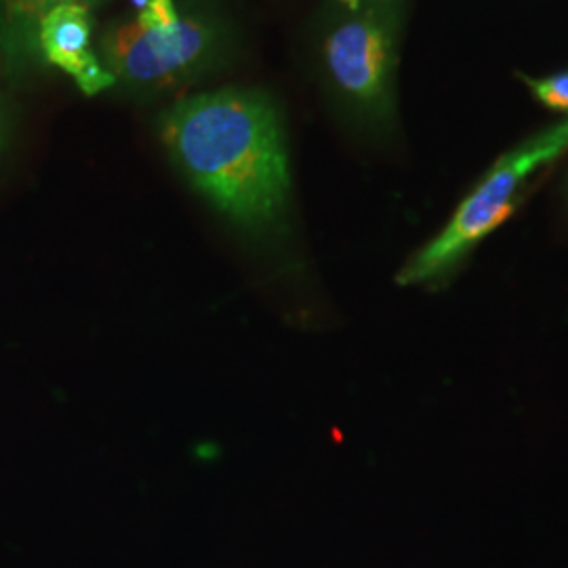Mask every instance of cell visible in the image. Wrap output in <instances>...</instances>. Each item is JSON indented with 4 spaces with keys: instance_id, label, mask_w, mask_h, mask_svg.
<instances>
[{
    "instance_id": "1",
    "label": "cell",
    "mask_w": 568,
    "mask_h": 568,
    "mask_svg": "<svg viewBox=\"0 0 568 568\" xmlns=\"http://www.w3.org/2000/svg\"><path fill=\"white\" fill-rule=\"evenodd\" d=\"M161 140L190 185L253 241L284 232L291 171L283 121L257 89H220L178 102Z\"/></svg>"
},
{
    "instance_id": "2",
    "label": "cell",
    "mask_w": 568,
    "mask_h": 568,
    "mask_svg": "<svg viewBox=\"0 0 568 568\" xmlns=\"http://www.w3.org/2000/svg\"><path fill=\"white\" fill-rule=\"evenodd\" d=\"M568 148V121L530 138L501 156L487 178L455 211L447 227L400 270L398 283L424 284L447 276L467 253L504 224L528 175L558 159Z\"/></svg>"
},
{
    "instance_id": "3",
    "label": "cell",
    "mask_w": 568,
    "mask_h": 568,
    "mask_svg": "<svg viewBox=\"0 0 568 568\" xmlns=\"http://www.w3.org/2000/svg\"><path fill=\"white\" fill-rule=\"evenodd\" d=\"M224 23L192 9L166 30H143L122 21L105 30L100 58L105 70L131 87L169 89L196 79L215 65L227 47Z\"/></svg>"
},
{
    "instance_id": "4",
    "label": "cell",
    "mask_w": 568,
    "mask_h": 568,
    "mask_svg": "<svg viewBox=\"0 0 568 568\" xmlns=\"http://www.w3.org/2000/svg\"><path fill=\"white\" fill-rule=\"evenodd\" d=\"M396 23V2L373 0L365 11L342 21L325 42L331 81L354 110L373 121L392 114Z\"/></svg>"
},
{
    "instance_id": "5",
    "label": "cell",
    "mask_w": 568,
    "mask_h": 568,
    "mask_svg": "<svg viewBox=\"0 0 568 568\" xmlns=\"http://www.w3.org/2000/svg\"><path fill=\"white\" fill-rule=\"evenodd\" d=\"M91 39L93 20L89 7L65 0L42 18L39 28L42 61L74 77L87 61L95 58L91 53Z\"/></svg>"
},
{
    "instance_id": "6",
    "label": "cell",
    "mask_w": 568,
    "mask_h": 568,
    "mask_svg": "<svg viewBox=\"0 0 568 568\" xmlns=\"http://www.w3.org/2000/svg\"><path fill=\"white\" fill-rule=\"evenodd\" d=\"M65 0H0L2 70L23 77L42 61L39 44L41 21Z\"/></svg>"
},
{
    "instance_id": "7",
    "label": "cell",
    "mask_w": 568,
    "mask_h": 568,
    "mask_svg": "<svg viewBox=\"0 0 568 568\" xmlns=\"http://www.w3.org/2000/svg\"><path fill=\"white\" fill-rule=\"evenodd\" d=\"M525 81L539 102L546 103L554 110L568 112V70L548 79H539V81L525 79Z\"/></svg>"
},
{
    "instance_id": "8",
    "label": "cell",
    "mask_w": 568,
    "mask_h": 568,
    "mask_svg": "<svg viewBox=\"0 0 568 568\" xmlns=\"http://www.w3.org/2000/svg\"><path fill=\"white\" fill-rule=\"evenodd\" d=\"M84 95H98L103 89L112 87L116 79L105 70L102 60L95 55L93 60L87 61L81 70L72 77Z\"/></svg>"
},
{
    "instance_id": "9",
    "label": "cell",
    "mask_w": 568,
    "mask_h": 568,
    "mask_svg": "<svg viewBox=\"0 0 568 568\" xmlns=\"http://www.w3.org/2000/svg\"><path fill=\"white\" fill-rule=\"evenodd\" d=\"M178 20H180V13L173 0H150L148 7L138 16V23L143 30H166L175 26Z\"/></svg>"
},
{
    "instance_id": "10",
    "label": "cell",
    "mask_w": 568,
    "mask_h": 568,
    "mask_svg": "<svg viewBox=\"0 0 568 568\" xmlns=\"http://www.w3.org/2000/svg\"><path fill=\"white\" fill-rule=\"evenodd\" d=\"M11 135V114H9V105L0 98V152L7 148Z\"/></svg>"
},
{
    "instance_id": "11",
    "label": "cell",
    "mask_w": 568,
    "mask_h": 568,
    "mask_svg": "<svg viewBox=\"0 0 568 568\" xmlns=\"http://www.w3.org/2000/svg\"><path fill=\"white\" fill-rule=\"evenodd\" d=\"M342 2L349 11H358V7H361V0H342Z\"/></svg>"
},
{
    "instance_id": "12",
    "label": "cell",
    "mask_w": 568,
    "mask_h": 568,
    "mask_svg": "<svg viewBox=\"0 0 568 568\" xmlns=\"http://www.w3.org/2000/svg\"><path fill=\"white\" fill-rule=\"evenodd\" d=\"M131 2H133V7L142 13L143 9L148 7V2H150V0H131Z\"/></svg>"
},
{
    "instance_id": "13",
    "label": "cell",
    "mask_w": 568,
    "mask_h": 568,
    "mask_svg": "<svg viewBox=\"0 0 568 568\" xmlns=\"http://www.w3.org/2000/svg\"><path fill=\"white\" fill-rule=\"evenodd\" d=\"M74 2H81L84 7H93V4H98L100 0H74Z\"/></svg>"
},
{
    "instance_id": "14",
    "label": "cell",
    "mask_w": 568,
    "mask_h": 568,
    "mask_svg": "<svg viewBox=\"0 0 568 568\" xmlns=\"http://www.w3.org/2000/svg\"><path fill=\"white\" fill-rule=\"evenodd\" d=\"M0 70H2V51H0Z\"/></svg>"
}]
</instances>
